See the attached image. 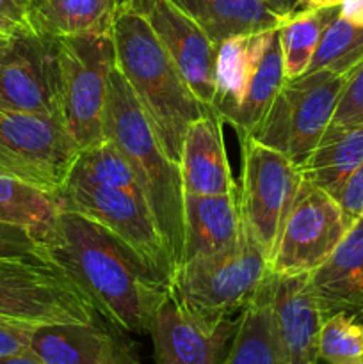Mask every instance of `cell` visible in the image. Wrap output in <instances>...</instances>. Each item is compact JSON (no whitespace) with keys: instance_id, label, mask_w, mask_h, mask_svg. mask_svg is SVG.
Wrapping results in <instances>:
<instances>
[{"instance_id":"cell-36","label":"cell","mask_w":363,"mask_h":364,"mask_svg":"<svg viewBox=\"0 0 363 364\" xmlns=\"http://www.w3.org/2000/svg\"><path fill=\"white\" fill-rule=\"evenodd\" d=\"M338 14L352 25L363 27V0H342L338 6Z\"/></svg>"},{"instance_id":"cell-39","label":"cell","mask_w":363,"mask_h":364,"mask_svg":"<svg viewBox=\"0 0 363 364\" xmlns=\"http://www.w3.org/2000/svg\"><path fill=\"white\" fill-rule=\"evenodd\" d=\"M270 4L274 11L281 14V16H287L292 11H295V0H267Z\"/></svg>"},{"instance_id":"cell-40","label":"cell","mask_w":363,"mask_h":364,"mask_svg":"<svg viewBox=\"0 0 363 364\" xmlns=\"http://www.w3.org/2000/svg\"><path fill=\"white\" fill-rule=\"evenodd\" d=\"M0 364H41L36 361L32 355L20 354V355H0Z\"/></svg>"},{"instance_id":"cell-24","label":"cell","mask_w":363,"mask_h":364,"mask_svg":"<svg viewBox=\"0 0 363 364\" xmlns=\"http://www.w3.org/2000/svg\"><path fill=\"white\" fill-rule=\"evenodd\" d=\"M224 364H285L270 309V272L238 315V327Z\"/></svg>"},{"instance_id":"cell-28","label":"cell","mask_w":363,"mask_h":364,"mask_svg":"<svg viewBox=\"0 0 363 364\" xmlns=\"http://www.w3.org/2000/svg\"><path fill=\"white\" fill-rule=\"evenodd\" d=\"M68 180L121 188V191H128L132 194L144 198L130 164L127 162L123 153L117 149V146L109 137L78 153L77 162H75Z\"/></svg>"},{"instance_id":"cell-9","label":"cell","mask_w":363,"mask_h":364,"mask_svg":"<svg viewBox=\"0 0 363 364\" xmlns=\"http://www.w3.org/2000/svg\"><path fill=\"white\" fill-rule=\"evenodd\" d=\"M56 198L60 210L80 213L98 223L132 249L160 279L169 283L173 276L169 256L144 198L78 180H68Z\"/></svg>"},{"instance_id":"cell-15","label":"cell","mask_w":363,"mask_h":364,"mask_svg":"<svg viewBox=\"0 0 363 364\" xmlns=\"http://www.w3.org/2000/svg\"><path fill=\"white\" fill-rule=\"evenodd\" d=\"M270 309L285 364H319L324 313L308 287V274H270Z\"/></svg>"},{"instance_id":"cell-35","label":"cell","mask_w":363,"mask_h":364,"mask_svg":"<svg viewBox=\"0 0 363 364\" xmlns=\"http://www.w3.org/2000/svg\"><path fill=\"white\" fill-rule=\"evenodd\" d=\"M32 326L0 320V355L27 354Z\"/></svg>"},{"instance_id":"cell-12","label":"cell","mask_w":363,"mask_h":364,"mask_svg":"<svg viewBox=\"0 0 363 364\" xmlns=\"http://www.w3.org/2000/svg\"><path fill=\"white\" fill-rule=\"evenodd\" d=\"M0 107L60 117L57 39L34 31L0 39Z\"/></svg>"},{"instance_id":"cell-33","label":"cell","mask_w":363,"mask_h":364,"mask_svg":"<svg viewBox=\"0 0 363 364\" xmlns=\"http://www.w3.org/2000/svg\"><path fill=\"white\" fill-rule=\"evenodd\" d=\"M28 9L31 0H0V39L34 31Z\"/></svg>"},{"instance_id":"cell-4","label":"cell","mask_w":363,"mask_h":364,"mask_svg":"<svg viewBox=\"0 0 363 364\" xmlns=\"http://www.w3.org/2000/svg\"><path fill=\"white\" fill-rule=\"evenodd\" d=\"M269 276V255L242 217L237 244L212 256L185 262L169 288L187 308L206 316L238 315Z\"/></svg>"},{"instance_id":"cell-2","label":"cell","mask_w":363,"mask_h":364,"mask_svg":"<svg viewBox=\"0 0 363 364\" xmlns=\"http://www.w3.org/2000/svg\"><path fill=\"white\" fill-rule=\"evenodd\" d=\"M110 32L117 70L141 103L164 153L180 166L185 130L210 105L194 95L148 21L127 4L117 7Z\"/></svg>"},{"instance_id":"cell-26","label":"cell","mask_w":363,"mask_h":364,"mask_svg":"<svg viewBox=\"0 0 363 364\" xmlns=\"http://www.w3.org/2000/svg\"><path fill=\"white\" fill-rule=\"evenodd\" d=\"M283 60H281V48L278 36L270 46L267 48L262 63L258 64L253 73L249 87L246 91L242 102L235 107L231 112L223 117L235 132L238 139H244L255 130L273 105L274 98L280 92L281 85L285 84Z\"/></svg>"},{"instance_id":"cell-37","label":"cell","mask_w":363,"mask_h":364,"mask_svg":"<svg viewBox=\"0 0 363 364\" xmlns=\"http://www.w3.org/2000/svg\"><path fill=\"white\" fill-rule=\"evenodd\" d=\"M103 364H141V363H139L137 358L132 354L130 348L125 347L121 341H117L116 347H114V352Z\"/></svg>"},{"instance_id":"cell-11","label":"cell","mask_w":363,"mask_h":364,"mask_svg":"<svg viewBox=\"0 0 363 364\" xmlns=\"http://www.w3.org/2000/svg\"><path fill=\"white\" fill-rule=\"evenodd\" d=\"M347 230L337 199L302 180L270 255L269 272L276 276L310 274L326 262Z\"/></svg>"},{"instance_id":"cell-7","label":"cell","mask_w":363,"mask_h":364,"mask_svg":"<svg viewBox=\"0 0 363 364\" xmlns=\"http://www.w3.org/2000/svg\"><path fill=\"white\" fill-rule=\"evenodd\" d=\"M60 66V119L78 149L105 139L109 78L116 66L112 32L57 39Z\"/></svg>"},{"instance_id":"cell-18","label":"cell","mask_w":363,"mask_h":364,"mask_svg":"<svg viewBox=\"0 0 363 364\" xmlns=\"http://www.w3.org/2000/svg\"><path fill=\"white\" fill-rule=\"evenodd\" d=\"M241 223L238 192L223 196L184 194L182 263L233 247L238 240Z\"/></svg>"},{"instance_id":"cell-5","label":"cell","mask_w":363,"mask_h":364,"mask_svg":"<svg viewBox=\"0 0 363 364\" xmlns=\"http://www.w3.org/2000/svg\"><path fill=\"white\" fill-rule=\"evenodd\" d=\"M351 73L317 70L285 80L270 109L249 135L301 166L326 134Z\"/></svg>"},{"instance_id":"cell-8","label":"cell","mask_w":363,"mask_h":364,"mask_svg":"<svg viewBox=\"0 0 363 364\" xmlns=\"http://www.w3.org/2000/svg\"><path fill=\"white\" fill-rule=\"evenodd\" d=\"M78 153L59 116L0 107V174L56 196L70 178Z\"/></svg>"},{"instance_id":"cell-29","label":"cell","mask_w":363,"mask_h":364,"mask_svg":"<svg viewBox=\"0 0 363 364\" xmlns=\"http://www.w3.org/2000/svg\"><path fill=\"white\" fill-rule=\"evenodd\" d=\"M363 60V27L352 25L340 14L333 18L320 36L308 71H352ZM306 71V73H308Z\"/></svg>"},{"instance_id":"cell-6","label":"cell","mask_w":363,"mask_h":364,"mask_svg":"<svg viewBox=\"0 0 363 364\" xmlns=\"http://www.w3.org/2000/svg\"><path fill=\"white\" fill-rule=\"evenodd\" d=\"M95 306L82 288L45 255L0 258V320L46 323H93Z\"/></svg>"},{"instance_id":"cell-21","label":"cell","mask_w":363,"mask_h":364,"mask_svg":"<svg viewBox=\"0 0 363 364\" xmlns=\"http://www.w3.org/2000/svg\"><path fill=\"white\" fill-rule=\"evenodd\" d=\"M196 21L214 45L237 34L280 27L281 16L267 0H171Z\"/></svg>"},{"instance_id":"cell-14","label":"cell","mask_w":363,"mask_h":364,"mask_svg":"<svg viewBox=\"0 0 363 364\" xmlns=\"http://www.w3.org/2000/svg\"><path fill=\"white\" fill-rule=\"evenodd\" d=\"M166 48L194 95L205 105L216 96V45L206 32L171 0H127Z\"/></svg>"},{"instance_id":"cell-16","label":"cell","mask_w":363,"mask_h":364,"mask_svg":"<svg viewBox=\"0 0 363 364\" xmlns=\"http://www.w3.org/2000/svg\"><path fill=\"white\" fill-rule=\"evenodd\" d=\"M223 117L210 107L187 127L182 142L184 194L223 196L238 192L223 135Z\"/></svg>"},{"instance_id":"cell-17","label":"cell","mask_w":363,"mask_h":364,"mask_svg":"<svg viewBox=\"0 0 363 364\" xmlns=\"http://www.w3.org/2000/svg\"><path fill=\"white\" fill-rule=\"evenodd\" d=\"M308 287L324 318L347 313L363 322V219L356 220L326 262L308 274Z\"/></svg>"},{"instance_id":"cell-41","label":"cell","mask_w":363,"mask_h":364,"mask_svg":"<svg viewBox=\"0 0 363 364\" xmlns=\"http://www.w3.org/2000/svg\"><path fill=\"white\" fill-rule=\"evenodd\" d=\"M114 2H116V4H117V6H123V4H125V2H127V0H114Z\"/></svg>"},{"instance_id":"cell-38","label":"cell","mask_w":363,"mask_h":364,"mask_svg":"<svg viewBox=\"0 0 363 364\" xmlns=\"http://www.w3.org/2000/svg\"><path fill=\"white\" fill-rule=\"evenodd\" d=\"M340 2L342 0H295V9H335V7L340 6Z\"/></svg>"},{"instance_id":"cell-32","label":"cell","mask_w":363,"mask_h":364,"mask_svg":"<svg viewBox=\"0 0 363 364\" xmlns=\"http://www.w3.org/2000/svg\"><path fill=\"white\" fill-rule=\"evenodd\" d=\"M345 223L351 228L356 220L363 219V164L344 181L335 194Z\"/></svg>"},{"instance_id":"cell-3","label":"cell","mask_w":363,"mask_h":364,"mask_svg":"<svg viewBox=\"0 0 363 364\" xmlns=\"http://www.w3.org/2000/svg\"><path fill=\"white\" fill-rule=\"evenodd\" d=\"M105 137L117 146L130 164L162 235L174 274L182 263L184 249V185L180 166L164 153L141 103L117 66H114L109 78Z\"/></svg>"},{"instance_id":"cell-34","label":"cell","mask_w":363,"mask_h":364,"mask_svg":"<svg viewBox=\"0 0 363 364\" xmlns=\"http://www.w3.org/2000/svg\"><path fill=\"white\" fill-rule=\"evenodd\" d=\"M43 255L38 242L20 228L0 224V258H20V256Z\"/></svg>"},{"instance_id":"cell-31","label":"cell","mask_w":363,"mask_h":364,"mask_svg":"<svg viewBox=\"0 0 363 364\" xmlns=\"http://www.w3.org/2000/svg\"><path fill=\"white\" fill-rule=\"evenodd\" d=\"M363 121V60L349 75L330 127H347Z\"/></svg>"},{"instance_id":"cell-19","label":"cell","mask_w":363,"mask_h":364,"mask_svg":"<svg viewBox=\"0 0 363 364\" xmlns=\"http://www.w3.org/2000/svg\"><path fill=\"white\" fill-rule=\"evenodd\" d=\"M276 36L278 27L231 36L216 45V96L210 107L221 117L242 102L253 73Z\"/></svg>"},{"instance_id":"cell-10","label":"cell","mask_w":363,"mask_h":364,"mask_svg":"<svg viewBox=\"0 0 363 364\" xmlns=\"http://www.w3.org/2000/svg\"><path fill=\"white\" fill-rule=\"evenodd\" d=\"M241 213L270 259L288 210L301 188V169L283 153L251 135L241 139Z\"/></svg>"},{"instance_id":"cell-25","label":"cell","mask_w":363,"mask_h":364,"mask_svg":"<svg viewBox=\"0 0 363 364\" xmlns=\"http://www.w3.org/2000/svg\"><path fill=\"white\" fill-rule=\"evenodd\" d=\"M59 212L60 206L53 194L18 178L0 174V224L20 228L41 244Z\"/></svg>"},{"instance_id":"cell-23","label":"cell","mask_w":363,"mask_h":364,"mask_svg":"<svg viewBox=\"0 0 363 364\" xmlns=\"http://www.w3.org/2000/svg\"><path fill=\"white\" fill-rule=\"evenodd\" d=\"M114 0H31V23L52 39L107 32L117 11Z\"/></svg>"},{"instance_id":"cell-22","label":"cell","mask_w":363,"mask_h":364,"mask_svg":"<svg viewBox=\"0 0 363 364\" xmlns=\"http://www.w3.org/2000/svg\"><path fill=\"white\" fill-rule=\"evenodd\" d=\"M363 164V121L327 127L312 155L299 166L302 180L335 198L344 181Z\"/></svg>"},{"instance_id":"cell-30","label":"cell","mask_w":363,"mask_h":364,"mask_svg":"<svg viewBox=\"0 0 363 364\" xmlns=\"http://www.w3.org/2000/svg\"><path fill=\"white\" fill-rule=\"evenodd\" d=\"M319 361L363 364V322L347 313L324 318L319 336Z\"/></svg>"},{"instance_id":"cell-20","label":"cell","mask_w":363,"mask_h":364,"mask_svg":"<svg viewBox=\"0 0 363 364\" xmlns=\"http://www.w3.org/2000/svg\"><path fill=\"white\" fill-rule=\"evenodd\" d=\"M117 340L93 323H46L31 331L27 354L41 364H103Z\"/></svg>"},{"instance_id":"cell-13","label":"cell","mask_w":363,"mask_h":364,"mask_svg":"<svg viewBox=\"0 0 363 364\" xmlns=\"http://www.w3.org/2000/svg\"><path fill=\"white\" fill-rule=\"evenodd\" d=\"M238 315H201L187 308L169 288L148 333L155 364H224L237 333Z\"/></svg>"},{"instance_id":"cell-27","label":"cell","mask_w":363,"mask_h":364,"mask_svg":"<svg viewBox=\"0 0 363 364\" xmlns=\"http://www.w3.org/2000/svg\"><path fill=\"white\" fill-rule=\"evenodd\" d=\"M337 14L338 7L322 11L295 9L281 20L278 27V41L287 80L301 77L308 71L320 36Z\"/></svg>"},{"instance_id":"cell-1","label":"cell","mask_w":363,"mask_h":364,"mask_svg":"<svg viewBox=\"0 0 363 364\" xmlns=\"http://www.w3.org/2000/svg\"><path fill=\"white\" fill-rule=\"evenodd\" d=\"M39 247L117 329L149 333L169 283L105 228L80 213L60 210Z\"/></svg>"}]
</instances>
